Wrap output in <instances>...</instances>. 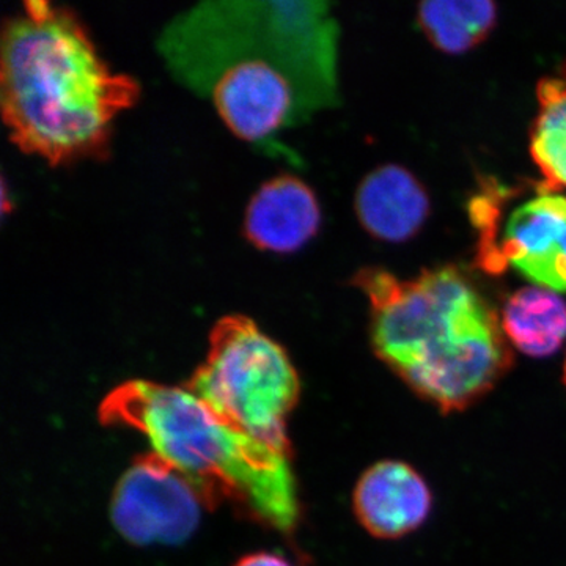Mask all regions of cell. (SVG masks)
<instances>
[{
    "mask_svg": "<svg viewBox=\"0 0 566 566\" xmlns=\"http://www.w3.org/2000/svg\"><path fill=\"white\" fill-rule=\"evenodd\" d=\"M174 73L248 142L338 102V25L324 2L207 3L163 36Z\"/></svg>",
    "mask_w": 566,
    "mask_h": 566,
    "instance_id": "obj_1",
    "label": "cell"
},
{
    "mask_svg": "<svg viewBox=\"0 0 566 566\" xmlns=\"http://www.w3.org/2000/svg\"><path fill=\"white\" fill-rule=\"evenodd\" d=\"M139 93L136 80L103 61L73 11L29 0L3 25L2 118L28 155L52 166L99 158L114 122Z\"/></svg>",
    "mask_w": 566,
    "mask_h": 566,
    "instance_id": "obj_2",
    "label": "cell"
},
{
    "mask_svg": "<svg viewBox=\"0 0 566 566\" xmlns=\"http://www.w3.org/2000/svg\"><path fill=\"white\" fill-rule=\"evenodd\" d=\"M353 283L370 303L376 356L442 411L475 403L512 365L494 308L457 268L415 279L364 268Z\"/></svg>",
    "mask_w": 566,
    "mask_h": 566,
    "instance_id": "obj_3",
    "label": "cell"
},
{
    "mask_svg": "<svg viewBox=\"0 0 566 566\" xmlns=\"http://www.w3.org/2000/svg\"><path fill=\"white\" fill-rule=\"evenodd\" d=\"M98 416L106 427L147 436L153 452L191 479L211 505L229 499L264 526L296 527L290 455L241 433L186 387L133 379L104 397Z\"/></svg>",
    "mask_w": 566,
    "mask_h": 566,
    "instance_id": "obj_4",
    "label": "cell"
},
{
    "mask_svg": "<svg viewBox=\"0 0 566 566\" xmlns=\"http://www.w3.org/2000/svg\"><path fill=\"white\" fill-rule=\"evenodd\" d=\"M186 389L241 433L290 455L286 417L300 398V376L253 319L227 315L212 326L207 359Z\"/></svg>",
    "mask_w": 566,
    "mask_h": 566,
    "instance_id": "obj_5",
    "label": "cell"
},
{
    "mask_svg": "<svg viewBox=\"0 0 566 566\" xmlns=\"http://www.w3.org/2000/svg\"><path fill=\"white\" fill-rule=\"evenodd\" d=\"M207 495L155 452L137 458L115 485L114 527L137 546L180 545L199 527Z\"/></svg>",
    "mask_w": 566,
    "mask_h": 566,
    "instance_id": "obj_6",
    "label": "cell"
},
{
    "mask_svg": "<svg viewBox=\"0 0 566 566\" xmlns=\"http://www.w3.org/2000/svg\"><path fill=\"white\" fill-rule=\"evenodd\" d=\"M490 274L509 268L551 292H566V196L538 186L510 212L502 232L476 252Z\"/></svg>",
    "mask_w": 566,
    "mask_h": 566,
    "instance_id": "obj_7",
    "label": "cell"
},
{
    "mask_svg": "<svg viewBox=\"0 0 566 566\" xmlns=\"http://www.w3.org/2000/svg\"><path fill=\"white\" fill-rule=\"evenodd\" d=\"M433 497L423 476L401 461H381L354 488L357 520L378 538H400L416 531L431 512Z\"/></svg>",
    "mask_w": 566,
    "mask_h": 566,
    "instance_id": "obj_8",
    "label": "cell"
},
{
    "mask_svg": "<svg viewBox=\"0 0 566 566\" xmlns=\"http://www.w3.org/2000/svg\"><path fill=\"white\" fill-rule=\"evenodd\" d=\"M322 210L311 186L279 175L260 186L245 208L244 234L260 251L293 253L314 240Z\"/></svg>",
    "mask_w": 566,
    "mask_h": 566,
    "instance_id": "obj_9",
    "label": "cell"
},
{
    "mask_svg": "<svg viewBox=\"0 0 566 566\" xmlns=\"http://www.w3.org/2000/svg\"><path fill=\"white\" fill-rule=\"evenodd\" d=\"M354 210L376 240H411L430 216V197L422 182L405 167L386 164L367 175L357 188Z\"/></svg>",
    "mask_w": 566,
    "mask_h": 566,
    "instance_id": "obj_10",
    "label": "cell"
},
{
    "mask_svg": "<svg viewBox=\"0 0 566 566\" xmlns=\"http://www.w3.org/2000/svg\"><path fill=\"white\" fill-rule=\"evenodd\" d=\"M502 329L521 353L551 356L566 340V303L542 286L521 289L506 301Z\"/></svg>",
    "mask_w": 566,
    "mask_h": 566,
    "instance_id": "obj_11",
    "label": "cell"
},
{
    "mask_svg": "<svg viewBox=\"0 0 566 566\" xmlns=\"http://www.w3.org/2000/svg\"><path fill=\"white\" fill-rule=\"evenodd\" d=\"M538 112L531 129V155L547 191L566 189V61L536 87Z\"/></svg>",
    "mask_w": 566,
    "mask_h": 566,
    "instance_id": "obj_12",
    "label": "cell"
},
{
    "mask_svg": "<svg viewBox=\"0 0 566 566\" xmlns=\"http://www.w3.org/2000/svg\"><path fill=\"white\" fill-rule=\"evenodd\" d=\"M417 21L439 51L463 54L488 39L497 21V7L486 0L423 2Z\"/></svg>",
    "mask_w": 566,
    "mask_h": 566,
    "instance_id": "obj_13",
    "label": "cell"
},
{
    "mask_svg": "<svg viewBox=\"0 0 566 566\" xmlns=\"http://www.w3.org/2000/svg\"><path fill=\"white\" fill-rule=\"evenodd\" d=\"M234 566H293L285 558L271 553L249 554Z\"/></svg>",
    "mask_w": 566,
    "mask_h": 566,
    "instance_id": "obj_14",
    "label": "cell"
},
{
    "mask_svg": "<svg viewBox=\"0 0 566 566\" xmlns=\"http://www.w3.org/2000/svg\"><path fill=\"white\" fill-rule=\"evenodd\" d=\"M565 382H566V363H565Z\"/></svg>",
    "mask_w": 566,
    "mask_h": 566,
    "instance_id": "obj_15",
    "label": "cell"
}]
</instances>
